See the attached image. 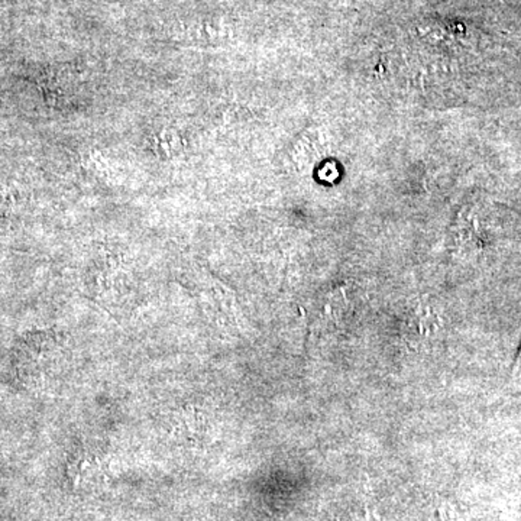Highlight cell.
Listing matches in <instances>:
<instances>
[{"instance_id":"obj_2","label":"cell","mask_w":521,"mask_h":521,"mask_svg":"<svg viewBox=\"0 0 521 521\" xmlns=\"http://www.w3.org/2000/svg\"><path fill=\"white\" fill-rule=\"evenodd\" d=\"M437 514H439V521H459L454 508L447 504H442L439 507Z\"/></svg>"},{"instance_id":"obj_3","label":"cell","mask_w":521,"mask_h":521,"mask_svg":"<svg viewBox=\"0 0 521 521\" xmlns=\"http://www.w3.org/2000/svg\"><path fill=\"white\" fill-rule=\"evenodd\" d=\"M365 521H380V517L376 515V513L372 508L367 507V510H365Z\"/></svg>"},{"instance_id":"obj_1","label":"cell","mask_w":521,"mask_h":521,"mask_svg":"<svg viewBox=\"0 0 521 521\" xmlns=\"http://www.w3.org/2000/svg\"><path fill=\"white\" fill-rule=\"evenodd\" d=\"M416 329L420 335L428 336L440 329V320L429 304H420L416 309Z\"/></svg>"}]
</instances>
